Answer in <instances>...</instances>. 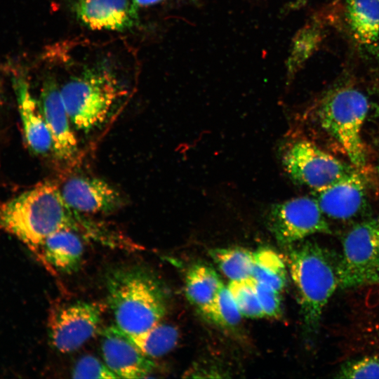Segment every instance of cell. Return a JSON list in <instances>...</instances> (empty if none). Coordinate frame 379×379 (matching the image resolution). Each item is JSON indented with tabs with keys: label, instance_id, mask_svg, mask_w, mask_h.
Returning <instances> with one entry per match:
<instances>
[{
	"label": "cell",
	"instance_id": "44dd1931",
	"mask_svg": "<svg viewBox=\"0 0 379 379\" xmlns=\"http://www.w3.org/2000/svg\"><path fill=\"white\" fill-rule=\"evenodd\" d=\"M209 255L230 281L251 277L253 252L241 247L215 248Z\"/></svg>",
	"mask_w": 379,
	"mask_h": 379
},
{
	"label": "cell",
	"instance_id": "d4e9b609",
	"mask_svg": "<svg viewBox=\"0 0 379 379\" xmlns=\"http://www.w3.org/2000/svg\"><path fill=\"white\" fill-rule=\"evenodd\" d=\"M72 375L74 378H118L105 362L91 355L84 356L77 362Z\"/></svg>",
	"mask_w": 379,
	"mask_h": 379
},
{
	"label": "cell",
	"instance_id": "8992f818",
	"mask_svg": "<svg viewBox=\"0 0 379 379\" xmlns=\"http://www.w3.org/2000/svg\"><path fill=\"white\" fill-rule=\"evenodd\" d=\"M379 262V217L355 225L345 236L338 262L339 286L368 283Z\"/></svg>",
	"mask_w": 379,
	"mask_h": 379
},
{
	"label": "cell",
	"instance_id": "484cf974",
	"mask_svg": "<svg viewBox=\"0 0 379 379\" xmlns=\"http://www.w3.org/2000/svg\"><path fill=\"white\" fill-rule=\"evenodd\" d=\"M255 291L265 316L278 317L281 314L280 292L255 280Z\"/></svg>",
	"mask_w": 379,
	"mask_h": 379
},
{
	"label": "cell",
	"instance_id": "3957f363",
	"mask_svg": "<svg viewBox=\"0 0 379 379\" xmlns=\"http://www.w3.org/2000/svg\"><path fill=\"white\" fill-rule=\"evenodd\" d=\"M106 60L85 64L60 88L71 123L84 132L102 125L127 90Z\"/></svg>",
	"mask_w": 379,
	"mask_h": 379
},
{
	"label": "cell",
	"instance_id": "ac0fdd59",
	"mask_svg": "<svg viewBox=\"0 0 379 379\" xmlns=\"http://www.w3.org/2000/svg\"><path fill=\"white\" fill-rule=\"evenodd\" d=\"M347 15L355 39L372 46L379 39V0H347Z\"/></svg>",
	"mask_w": 379,
	"mask_h": 379
},
{
	"label": "cell",
	"instance_id": "83f0119b",
	"mask_svg": "<svg viewBox=\"0 0 379 379\" xmlns=\"http://www.w3.org/2000/svg\"><path fill=\"white\" fill-rule=\"evenodd\" d=\"M379 282V262L376 265L374 271L371 277L369 283Z\"/></svg>",
	"mask_w": 379,
	"mask_h": 379
},
{
	"label": "cell",
	"instance_id": "9a60e30c",
	"mask_svg": "<svg viewBox=\"0 0 379 379\" xmlns=\"http://www.w3.org/2000/svg\"><path fill=\"white\" fill-rule=\"evenodd\" d=\"M15 88L26 142L34 153L46 154L52 149V140L39 101L33 97L24 80L17 81Z\"/></svg>",
	"mask_w": 379,
	"mask_h": 379
},
{
	"label": "cell",
	"instance_id": "d6986e66",
	"mask_svg": "<svg viewBox=\"0 0 379 379\" xmlns=\"http://www.w3.org/2000/svg\"><path fill=\"white\" fill-rule=\"evenodd\" d=\"M286 266L282 258L269 248L253 252L251 277L281 292L286 284Z\"/></svg>",
	"mask_w": 379,
	"mask_h": 379
},
{
	"label": "cell",
	"instance_id": "f1b7e54d",
	"mask_svg": "<svg viewBox=\"0 0 379 379\" xmlns=\"http://www.w3.org/2000/svg\"><path fill=\"white\" fill-rule=\"evenodd\" d=\"M378 171H379V168H378Z\"/></svg>",
	"mask_w": 379,
	"mask_h": 379
},
{
	"label": "cell",
	"instance_id": "9c48e42d",
	"mask_svg": "<svg viewBox=\"0 0 379 379\" xmlns=\"http://www.w3.org/2000/svg\"><path fill=\"white\" fill-rule=\"evenodd\" d=\"M102 314L101 306L93 302L77 301L54 309L48 323L52 345L62 353L78 350L95 335Z\"/></svg>",
	"mask_w": 379,
	"mask_h": 379
},
{
	"label": "cell",
	"instance_id": "e0dca14e",
	"mask_svg": "<svg viewBox=\"0 0 379 379\" xmlns=\"http://www.w3.org/2000/svg\"><path fill=\"white\" fill-rule=\"evenodd\" d=\"M222 285V282L213 268L196 263L188 270L185 277V295L189 302L206 317Z\"/></svg>",
	"mask_w": 379,
	"mask_h": 379
},
{
	"label": "cell",
	"instance_id": "cb8c5ba5",
	"mask_svg": "<svg viewBox=\"0 0 379 379\" xmlns=\"http://www.w3.org/2000/svg\"><path fill=\"white\" fill-rule=\"evenodd\" d=\"M340 378H379V358L366 357L345 364L338 372Z\"/></svg>",
	"mask_w": 379,
	"mask_h": 379
},
{
	"label": "cell",
	"instance_id": "8fae6325",
	"mask_svg": "<svg viewBox=\"0 0 379 379\" xmlns=\"http://www.w3.org/2000/svg\"><path fill=\"white\" fill-rule=\"evenodd\" d=\"M39 101L51 137L52 150L55 157L62 161H72L78 151L77 140L71 128V121L60 88L53 77H48L44 80Z\"/></svg>",
	"mask_w": 379,
	"mask_h": 379
},
{
	"label": "cell",
	"instance_id": "7402d4cb",
	"mask_svg": "<svg viewBox=\"0 0 379 379\" xmlns=\"http://www.w3.org/2000/svg\"><path fill=\"white\" fill-rule=\"evenodd\" d=\"M227 288L242 317L251 319L265 317L252 278L230 281Z\"/></svg>",
	"mask_w": 379,
	"mask_h": 379
},
{
	"label": "cell",
	"instance_id": "4316f807",
	"mask_svg": "<svg viewBox=\"0 0 379 379\" xmlns=\"http://www.w3.org/2000/svg\"><path fill=\"white\" fill-rule=\"evenodd\" d=\"M164 0H132L133 6L138 11L141 7L153 5Z\"/></svg>",
	"mask_w": 379,
	"mask_h": 379
},
{
	"label": "cell",
	"instance_id": "ba28073f",
	"mask_svg": "<svg viewBox=\"0 0 379 379\" xmlns=\"http://www.w3.org/2000/svg\"><path fill=\"white\" fill-rule=\"evenodd\" d=\"M317 200L307 197L273 204L267 222L281 245L291 246L316 233H330L329 226Z\"/></svg>",
	"mask_w": 379,
	"mask_h": 379
},
{
	"label": "cell",
	"instance_id": "4fadbf2b",
	"mask_svg": "<svg viewBox=\"0 0 379 379\" xmlns=\"http://www.w3.org/2000/svg\"><path fill=\"white\" fill-rule=\"evenodd\" d=\"M72 9L77 19L93 30L122 32L138 20V11L129 0H75Z\"/></svg>",
	"mask_w": 379,
	"mask_h": 379
},
{
	"label": "cell",
	"instance_id": "5bb4252c",
	"mask_svg": "<svg viewBox=\"0 0 379 379\" xmlns=\"http://www.w3.org/2000/svg\"><path fill=\"white\" fill-rule=\"evenodd\" d=\"M318 193L317 201L322 213L332 218L345 220L354 216L361 210L365 185L357 168L352 169Z\"/></svg>",
	"mask_w": 379,
	"mask_h": 379
},
{
	"label": "cell",
	"instance_id": "2e32d148",
	"mask_svg": "<svg viewBox=\"0 0 379 379\" xmlns=\"http://www.w3.org/2000/svg\"><path fill=\"white\" fill-rule=\"evenodd\" d=\"M44 259L56 270L70 274L80 267L84 255V244L76 231L58 230L45 239L37 248Z\"/></svg>",
	"mask_w": 379,
	"mask_h": 379
},
{
	"label": "cell",
	"instance_id": "30bf717a",
	"mask_svg": "<svg viewBox=\"0 0 379 379\" xmlns=\"http://www.w3.org/2000/svg\"><path fill=\"white\" fill-rule=\"evenodd\" d=\"M101 351L105 364L118 378H145L155 367L153 360L116 325L102 331Z\"/></svg>",
	"mask_w": 379,
	"mask_h": 379
},
{
	"label": "cell",
	"instance_id": "6da1fadb",
	"mask_svg": "<svg viewBox=\"0 0 379 379\" xmlns=\"http://www.w3.org/2000/svg\"><path fill=\"white\" fill-rule=\"evenodd\" d=\"M84 221L51 182L39 183L0 206V227L34 248L58 230H84Z\"/></svg>",
	"mask_w": 379,
	"mask_h": 379
},
{
	"label": "cell",
	"instance_id": "5b68a950",
	"mask_svg": "<svg viewBox=\"0 0 379 379\" xmlns=\"http://www.w3.org/2000/svg\"><path fill=\"white\" fill-rule=\"evenodd\" d=\"M368 111V102L364 93L343 88L325 98L317 112L321 127L359 170L365 167L366 161L361 130Z\"/></svg>",
	"mask_w": 379,
	"mask_h": 379
},
{
	"label": "cell",
	"instance_id": "7a4b0ae2",
	"mask_svg": "<svg viewBox=\"0 0 379 379\" xmlns=\"http://www.w3.org/2000/svg\"><path fill=\"white\" fill-rule=\"evenodd\" d=\"M107 291L116 326L128 335L151 328L161 322L166 313V294L162 285L142 267H121L111 272Z\"/></svg>",
	"mask_w": 379,
	"mask_h": 379
},
{
	"label": "cell",
	"instance_id": "7c38bea8",
	"mask_svg": "<svg viewBox=\"0 0 379 379\" xmlns=\"http://www.w3.org/2000/svg\"><path fill=\"white\" fill-rule=\"evenodd\" d=\"M65 202L73 210L86 213H108L121 207L120 193L103 180L74 177L61 190Z\"/></svg>",
	"mask_w": 379,
	"mask_h": 379
},
{
	"label": "cell",
	"instance_id": "603a6c76",
	"mask_svg": "<svg viewBox=\"0 0 379 379\" xmlns=\"http://www.w3.org/2000/svg\"><path fill=\"white\" fill-rule=\"evenodd\" d=\"M241 314L227 286H220L206 318L216 324L234 328L241 321Z\"/></svg>",
	"mask_w": 379,
	"mask_h": 379
},
{
	"label": "cell",
	"instance_id": "52a82bcc",
	"mask_svg": "<svg viewBox=\"0 0 379 379\" xmlns=\"http://www.w3.org/2000/svg\"><path fill=\"white\" fill-rule=\"evenodd\" d=\"M283 166L290 178L300 185L320 192L352 168L307 140H297L285 149Z\"/></svg>",
	"mask_w": 379,
	"mask_h": 379
},
{
	"label": "cell",
	"instance_id": "277c9868",
	"mask_svg": "<svg viewBox=\"0 0 379 379\" xmlns=\"http://www.w3.org/2000/svg\"><path fill=\"white\" fill-rule=\"evenodd\" d=\"M287 248V265L305 327L307 331L313 332L339 286L338 262L326 249L311 241L302 240Z\"/></svg>",
	"mask_w": 379,
	"mask_h": 379
},
{
	"label": "cell",
	"instance_id": "ffe728a7",
	"mask_svg": "<svg viewBox=\"0 0 379 379\" xmlns=\"http://www.w3.org/2000/svg\"><path fill=\"white\" fill-rule=\"evenodd\" d=\"M128 336L143 354L152 359L172 350L178 343L179 333L175 326L159 322L142 332Z\"/></svg>",
	"mask_w": 379,
	"mask_h": 379
}]
</instances>
